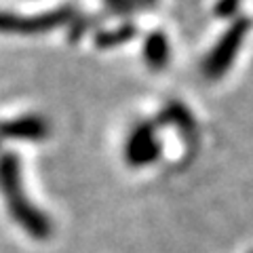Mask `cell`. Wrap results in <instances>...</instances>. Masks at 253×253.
<instances>
[{
    "label": "cell",
    "instance_id": "obj_1",
    "mask_svg": "<svg viewBox=\"0 0 253 253\" xmlns=\"http://www.w3.org/2000/svg\"><path fill=\"white\" fill-rule=\"evenodd\" d=\"M0 192L4 196L6 207H9V213L13 215V219L17 221L32 239H38V241L49 239L53 226L49 217L28 201L26 192H23V186H21L19 161L13 154L0 156Z\"/></svg>",
    "mask_w": 253,
    "mask_h": 253
},
{
    "label": "cell",
    "instance_id": "obj_2",
    "mask_svg": "<svg viewBox=\"0 0 253 253\" xmlns=\"http://www.w3.org/2000/svg\"><path fill=\"white\" fill-rule=\"evenodd\" d=\"M74 19V11L63 6L57 11H46L41 15H15L0 11V32L4 34H41L55 28H61L63 23Z\"/></svg>",
    "mask_w": 253,
    "mask_h": 253
},
{
    "label": "cell",
    "instance_id": "obj_3",
    "mask_svg": "<svg viewBox=\"0 0 253 253\" xmlns=\"http://www.w3.org/2000/svg\"><path fill=\"white\" fill-rule=\"evenodd\" d=\"M249 19H236L230 28L226 30V34L219 38L217 44L213 46V51L207 55V59H205V74L209 78H219L224 76L228 70H230L234 57L239 55V49L245 41V36H247L249 32Z\"/></svg>",
    "mask_w": 253,
    "mask_h": 253
},
{
    "label": "cell",
    "instance_id": "obj_4",
    "mask_svg": "<svg viewBox=\"0 0 253 253\" xmlns=\"http://www.w3.org/2000/svg\"><path fill=\"white\" fill-rule=\"evenodd\" d=\"M125 156L131 167H146V165H152L158 161L161 144L156 139L152 123H141L131 131L125 146Z\"/></svg>",
    "mask_w": 253,
    "mask_h": 253
},
{
    "label": "cell",
    "instance_id": "obj_5",
    "mask_svg": "<svg viewBox=\"0 0 253 253\" xmlns=\"http://www.w3.org/2000/svg\"><path fill=\"white\" fill-rule=\"evenodd\" d=\"M46 133H49V125L41 116H23V118H17V121L0 123V137L4 139L38 141V139H44Z\"/></svg>",
    "mask_w": 253,
    "mask_h": 253
},
{
    "label": "cell",
    "instance_id": "obj_6",
    "mask_svg": "<svg viewBox=\"0 0 253 253\" xmlns=\"http://www.w3.org/2000/svg\"><path fill=\"white\" fill-rule=\"evenodd\" d=\"M171 46L163 32H152L144 42V59L150 70H163L171 57Z\"/></svg>",
    "mask_w": 253,
    "mask_h": 253
},
{
    "label": "cell",
    "instance_id": "obj_7",
    "mask_svg": "<svg viewBox=\"0 0 253 253\" xmlns=\"http://www.w3.org/2000/svg\"><path fill=\"white\" fill-rule=\"evenodd\" d=\"M158 123H169L173 126H177L179 131H184V133H192L194 131L192 114H190L188 108H184L181 104H169L161 112V116H158Z\"/></svg>",
    "mask_w": 253,
    "mask_h": 253
},
{
    "label": "cell",
    "instance_id": "obj_8",
    "mask_svg": "<svg viewBox=\"0 0 253 253\" xmlns=\"http://www.w3.org/2000/svg\"><path fill=\"white\" fill-rule=\"evenodd\" d=\"M135 28L131 23H123L118 28H112V30H104L95 36V44L101 46V49H112V46H118V44H125L129 42L133 36H135Z\"/></svg>",
    "mask_w": 253,
    "mask_h": 253
},
{
    "label": "cell",
    "instance_id": "obj_9",
    "mask_svg": "<svg viewBox=\"0 0 253 253\" xmlns=\"http://www.w3.org/2000/svg\"><path fill=\"white\" fill-rule=\"evenodd\" d=\"M239 6H241V0H217L215 15L217 17H232L239 11Z\"/></svg>",
    "mask_w": 253,
    "mask_h": 253
},
{
    "label": "cell",
    "instance_id": "obj_10",
    "mask_svg": "<svg viewBox=\"0 0 253 253\" xmlns=\"http://www.w3.org/2000/svg\"><path fill=\"white\" fill-rule=\"evenodd\" d=\"M141 2H146V4H148V2H152V0H141Z\"/></svg>",
    "mask_w": 253,
    "mask_h": 253
}]
</instances>
